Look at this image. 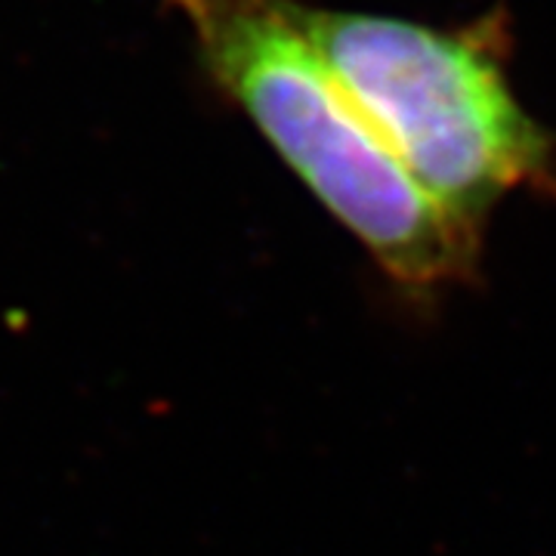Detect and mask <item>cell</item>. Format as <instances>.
I'll list each match as a JSON object with an SVG mask.
<instances>
[{
    "instance_id": "cell-1",
    "label": "cell",
    "mask_w": 556,
    "mask_h": 556,
    "mask_svg": "<svg viewBox=\"0 0 556 556\" xmlns=\"http://www.w3.org/2000/svg\"><path fill=\"white\" fill-rule=\"evenodd\" d=\"M207 75L239 102L387 276L433 291L477 273L479 229L448 214L362 115L294 16V0H170Z\"/></svg>"
},
{
    "instance_id": "cell-2",
    "label": "cell",
    "mask_w": 556,
    "mask_h": 556,
    "mask_svg": "<svg viewBox=\"0 0 556 556\" xmlns=\"http://www.w3.org/2000/svg\"><path fill=\"white\" fill-rule=\"evenodd\" d=\"M294 16L408 174L457 219L479 229L497 201L554 177V142L510 90L497 22L442 31L298 0Z\"/></svg>"
}]
</instances>
